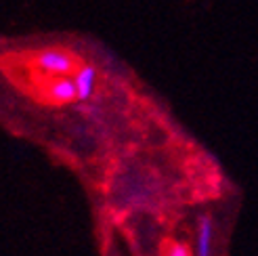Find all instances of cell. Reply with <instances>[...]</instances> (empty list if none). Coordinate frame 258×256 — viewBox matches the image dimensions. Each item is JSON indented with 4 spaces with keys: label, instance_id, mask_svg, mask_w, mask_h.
Here are the masks:
<instances>
[{
    "label": "cell",
    "instance_id": "obj_1",
    "mask_svg": "<svg viewBox=\"0 0 258 256\" xmlns=\"http://www.w3.org/2000/svg\"><path fill=\"white\" fill-rule=\"evenodd\" d=\"M34 66L46 76H70L78 70L76 59L63 48H42L34 53Z\"/></svg>",
    "mask_w": 258,
    "mask_h": 256
},
{
    "label": "cell",
    "instance_id": "obj_2",
    "mask_svg": "<svg viewBox=\"0 0 258 256\" xmlns=\"http://www.w3.org/2000/svg\"><path fill=\"white\" fill-rule=\"evenodd\" d=\"M48 97L57 105H68V103L78 101V91H76L74 78H70V76H59V78H55L48 84Z\"/></svg>",
    "mask_w": 258,
    "mask_h": 256
},
{
    "label": "cell",
    "instance_id": "obj_3",
    "mask_svg": "<svg viewBox=\"0 0 258 256\" xmlns=\"http://www.w3.org/2000/svg\"><path fill=\"white\" fill-rule=\"evenodd\" d=\"M74 84L76 91H78V101H88L95 95V86H97V68L90 66V63H84L78 70L74 72Z\"/></svg>",
    "mask_w": 258,
    "mask_h": 256
},
{
    "label": "cell",
    "instance_id": "obj_4",
    "mask_svg": "<svg viewBox=\"0 0 258 256\" xmlns=\"http://www.w3.org/2000/svg\"><path fill=\"white\" fill-rule=\"evenodd\" d=\"M214 223L210 214H202L196 229V256H212Z\"/></svg>",
    "mask_w": 258,
    "mask_h": 256
},
{
    "label": "cell",
    "instance_id": "obj_5",
    "mask_svg": "<svg viewBox=\"0 0 258 256\" xmlns=\"http://www.w3.org/2000/svg\"><path fill=\"white\" fill-rule=\"evenodd\" d=\"M168 256H191V254H189V250H187L183 244H174V246L170 248Z\"/></svg>",
    "mask_w": 258,
    "mask_h": 256
}]
</instances>
